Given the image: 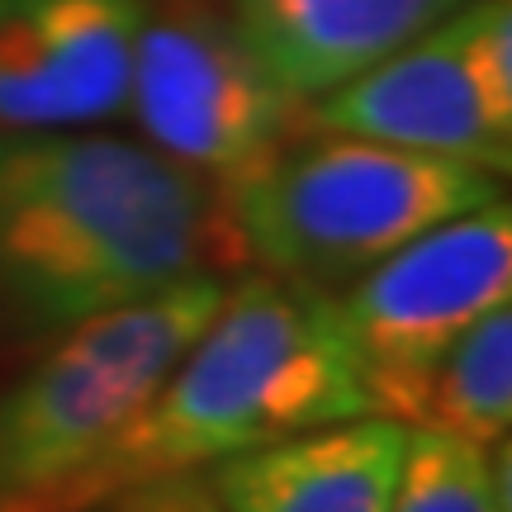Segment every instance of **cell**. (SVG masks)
I'll return each instance as SVG.
<instances>
[{
    "instance_id": "cell-6",
    "label": "cell",
    "mask_w": 512,
    "mask_h": 512,
    "mask_svg": "<svg viewBox=\"0 0 512 512\" xmlns=\"http://www.w3.org/2000/svg\"><path fill=\"white\" fill-rule=\"evenodd\" d=\"M512 294V214L479 204L427 228L332 294L366 413L413 422L441 356Z\"/></svg>"
},
{
    "instance_id": "cell-7",
    "label": "cell",
    "mask_w": 512,
    "mask_h": 512,
    "mask_svg": "<svg viewBox=\"0 0 512 512\" xmlns=\"http://www.w3.org/2000/svg\"><path fill=\"white\" fill-rule=\"evenodd\" d=\"M309 128L456 157L494 176L512 166V110L479 81L456 10L337 91L318 95Z\"/></svg>"
},
{
    "instance_id": "cell-9",
    "label": "cell",
    "mask_w": 512,
    "mask_h": 512,
    "mask_svg": "<svg viewBox=\"0 0 512 512\" xmlns=\"http://www.w3.org/2000/svg\"><path fill=\"white\" fill-rule=\"evenodd\" d=\"M408 422L361 413L209 465L228 512H389Z\"/></svg>"
},
{
    "instance_id": "cell-3",
    "label": "cell",
    "mask_w": 512,
    "mask_h": 512,
    "mask_svg": "<svg viewBox=\"0 0 512 512\" xmlns=\"http://www.w3.org/2000/svg\"><path fill=\"white\" fill-rule=\"evenodd\" d=\"M503 200L484 166L313 128L242 181L228 204L242 256L266 275L332 294L427 228Z\"/></svg>"
},
{
    "instance_id": "cell-2",
    "label": "cell",
    "mask_w": 512,
    "mask_h": 512,
    "mask_svg": "<svg viewBox=\"0 0 512 512\" xmlns=\"http://www.w3.org/2000/svg\"><path fill=\"white\" fill-rule=\"evenodd\" d=\"M366 394L332 318V294L280 275L228 285L214 318L124 437L48 512H91L114 489L171 470H209L323 422L361 418Z\"/></svg>"
},
{
    "instance_id": "cell-12",
    "label": "cell",
    "mask_w": 512,
    "mask_h": 512,
    "mask_svg": "<svg viewBox=\"0 0 512 512\" xmlns=\"http://www.w3.org/2000/svg\"><path fill=\"white\" fill-rule=\"evenodd\" d=\"M389 512H498L489 446L408 422Z\"/></svg>"
},
{
    "instance_id": "cell-11",
    "label": "cell",
    "mask_w": 512,
    "mask_h": 512,
    "mask_svg": "<svg viewBox=\"0 0 512 512\" xmlns=\"http://www.w3.org/2000/svg\"><path fill=\"white\" fill-rule=\"evenodd\" d=\"M422 427H441L465 441L494 446L508 437L512 422V313L489 309L456 347L441 356L427 384L418 418Z\"/></svg>"
},
{
    "instance_id": "cell-1",
    "label": "cell",
    "mask_w": 512,
    "mask_h": 512,
    "mask_svg": "<svg viewBox=\"0 0 512 512\" xmlns=\"http://www.w3.org/2000/svg\"><path fill=\"white\" fill-rule=\"evenodd\" d=\"M242 256L219 185L110 133H0V299L62 332Z\"/></svg>"
},
{
    "instance_id": "cell-10",
    "label": "cell",
    "mask_w": 512,
    "mask_h": 512,
    "mask_svg": "<svg viewBox=\"0 0 512 512\" xmlns=\"http://www.w3.org/2000/svg\"><path fill=\"white\" fill-rule=\"evenodd\" d=\"M465 0H233L242 38L299 100L337 91Z\"/></svg>"
},
{
    "instance_id": "cell-5",
    "label": "cell",
    "mask_w": 512,
    "mask_h": 512,
    "mask_svg": "<svg viewBox=\"0 0 512 512\" xmlns=\"http://www.w3.org/2000/svg\"><path fill=\"white\" fill-rule=\"evenodd\" d=\"M124 110L147 147L223 195L309 128V105L266 72L233 10L209 0H143Z\"/></svg>"
},
{
    "instance_id": "cell-8",
    "label": "cell",
    "mask_w": 512,
    "mask_h": 512,
    "mask_svg": "<svg viewBox=\"0 0 512 512\" xmlns=\"http://www.w3.org/2000/svg\"><path fill=\"white\" fill-rule=\"evenodd\" d=\"M138 24L143 0H0V133L124 114Z\"/></svg>"
},
{
    "instance_id": "cell-4",
    "label": "cell",
    "mask_w": 512,
    "mask_h": 512,
    "mask_svg": "<svg viewBox=\"0 0 512 512\" xmlns=\"http://www.w3.org/2000/svg\"><path fill=\"white\" fill-rule=\"evenodd\" d=\"M223 294V271L190 275L57 332V347L0 394V512L53 508L128 432Z\"/></svg>"
},
{
    "instance_id": "cell-13",
    "label": "cell",
    "mask_w": 512,
    "mask_h": 512,
    "mask_svg": "<svg viewBox=\"0 0 512 512\" xmlns=\"http://www.w3.org/2000/svg\"><path fill=\"white\" fill-rule=\"evenodd\" d=\"M91 512H228V503L219 498L209 470H171L114 489Z\"/></svg>"
}]
</instances>
